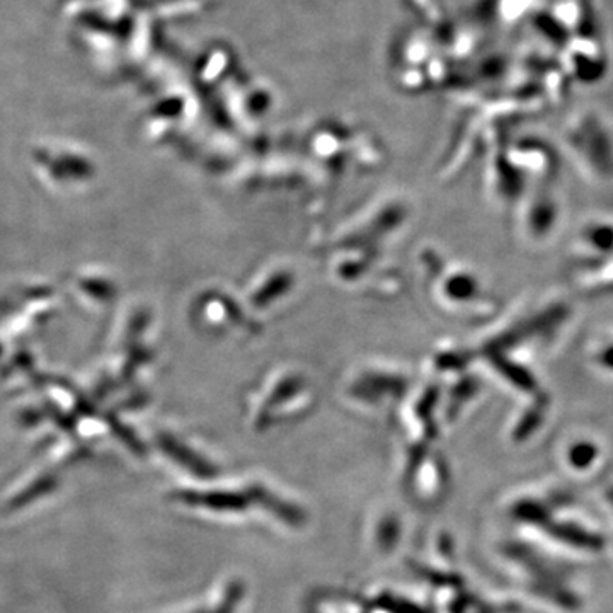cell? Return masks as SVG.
<instances>
[{
	"label": "cell",
	"mask_w": 613,
	"mask_h": 613,
	"mask_svg": "<svg viewBox=\"0 0 613 613\" xmlns=\"http://www.w3.org/2000/svg\"><path fill=\"white\" fill-rule=\"evenodd\" d=\"M577 248L583 271L599 267L602 261L613 260V220L595 219L584 223L577 235Z\"/></svg>",
	"instance_id": "cell-1"
},
{
	"label": "cell",
	"mask_w": 613,
	"mask_h": 613,
	"mask_svg": "<svg viewBox=\"0 0 613 613\" xmlns=\"http://www.w3.org/2000/svg\"><path fill=\"white\" fill-rule=\"evenodd\" d=\"M590 362L599 372L613 376V331L602 332L593 340Z\"/></svg>",
	"instance_id": "cell-2"
},
{
	"label": "cell",
	"mask_w": 613,
	"mask_h": 613,
	"mask_svg": "<svg viewBox=\"0 0 613 613\" xmlns=\"http://www.w3.org/2000/svg\"><path fill=\"white\" fill-rule=\"evenodd\" d=\"M200 501L203 503L201 506L219 511H239L248 506L244 498L238 496V494H209V496L201 498Z\"/></svg>",
	"instance_id": "cell-3"
}]
</instances>
